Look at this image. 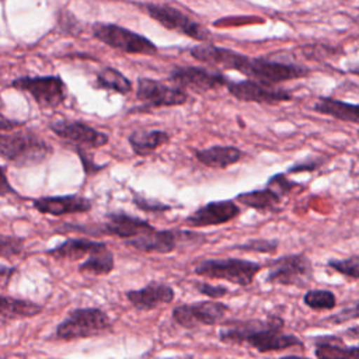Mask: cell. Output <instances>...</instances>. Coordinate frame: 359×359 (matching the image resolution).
<instances>
[{
    "label": "cell",
    "mask_w": 359,
    "mask_h": 359,
    "mask_svg": "<svg viewBox=\"0 0 359 359\" xmlns=\"http://www.w3.org/2000/svg\"><path fill=\"white\" fill-rule=\"evenodd\" d=\"M105 219L107 222L104 224H95L97 236H116L126 241L156 230V227H153L149 220L130 216L122 210L108 212L105 213Z\"/></svg>",
    "instance_id": "obj_16"
},
{
    "label": "cell",
    "mask_w": 359,
    "mask_h": 359,
    "mask_svg": "<svg viewBox=\"0 0 359 359\" xmlns=\"http://www.w3.org/2000/svg\"><path fill=\"white\" fill-rule=\"evenodd\" d=\"M74 151L79 154L80 161H81V165H83V170H84V174H86L87 177H88V175L91 177V175H94V174H97L98 171L102 170V165L95 164V163L93 161V158L88 157L87 150H84V149H74Z\"/></svg>",
    "instance_id": "obj_38"
},
{
    "label": "cell",
    "mask_w": 359,
    "mask_h": 359,
    "mask_svg": "<svg viewBox=\"0 0 359 359\" xmlns=\"http://www.w3.org/2000/svg\"><path fill=\"white\" fill-rule=\"evenodd\" d=\"M358 133H359V129H358Z\"/></svg>",
    "instance_id": "obj_44"
},
{
    "label": "cell",
    "mask_w": 359,
    "mask_h": 359,
    "mask_svg": "<svg viewBox=\"0 0 359 359\" xmlns=\"http://www.w3.org/2000/svg\"><path fill=\"white\" fill-rule=\"evenodd\" d=\"M15 272V268L14 266H6V265H1L0 266V275H1V280H3V286L8 282L10 276Z\"/></svg>",
    "instance_id": "obj_40"
},
{
    "label": "cell",
    "mask_w": 359,
    "mask_h": 359,
    "mask_svg": "<svg viewBox=\"0 0 359 359\" xmlns=\"http://www.w3.org/2000/svg\"><path fill=\"white\" fill-rule=\"evenodd\" d=\"M108 245L102 241H94L90 238H66L60 244L45 251L46 255L55 259H67V261H79L81 258H88L94 252L100 251Z\"/></svg>",
    "instance_id": "obj_20"
},
{
    "label": "cell",
    "mask_w": 359,
    "mask_h": 359,
    "mask_svg": "<svg viewBox=\"0 0 359 359\" xmlns=\"http://www.w3.org/2000/svg\"><path fill=\"white\" fill-rule=\"evenodd\" d=\"M313 280L311 259L303 254H287L269 261L265 282L271 285L304 287Z\"/></svg>",
    "instance_id": "obj_10"
},
{
    "label": "cell",
    "mask_w": 359,
    "mask_h": 359,
    "mask_svg": "<svg viewBox=\"0 0 359 359\" xmlns=\"http://www.w3.org/2000/svg\"><path fill=\"white\" fill-rule=\"evenodd\" d=\"M314 353L317 359H359V348L346 346L334 337L317 338Z\"/></svg>",
    "instance_id": "obj_26"
},
{
    "label": "cell",
    "mask_w": 359,
    "mask_h": 359,
    "mask_svg": "<svg viewBox=\"0 0 359 359\" xmlns=\"http://www.w3.org/2000/svg\"><path fill=\"white\" fill-rule=\"evenodd\" d=\"M195 158L209 168H227L244 157V151L236 146L215 144L206 149L194 150Z\"/></svg>",
    "instance_id": "obj_21"
},
{
    "label": "cell",
    "mask_w": 359,
    "mask_h": 359,
    "mask_svg": "<svg viewBox=\"0 0 359 359\" xmlns=\"http://www.w3.org/2000/svg\"><path fill=\"white\" fill-rule=\"evenodd\" d=\"M279 247V240L276 238H252L241 244H236L231 248L240 251H252L261 254H273Z\"/></svg>",
    "instance_id": "obj_31"
},
{
    "label": "cell",
    "mask_w": 359,
    "mask_h": 359,
    "mask_svg": "<svg viewBox=\"0 0 359 359\" xmlns=\"http://www.w3.org/2000/svg\"><path fill=\"white\" fill-rule=\"evenodd\" d=\"M262 265L241 258H208L194 268V273L209 279H224L238 286H250Z\"/></svg>",
    "instance_id": "obj_7"
},
{
    "label": "cell",
    "mask_w": 359,
    "mask_h": 359,
    "mask_svg": "<svg viewBox=\"0 0 359 359\" xmlns=\"http://www.w3.org/2000/svg\"><path fill=\"white\" fill-rule=\"evenodd\" d=\"M135 95L136 100L143 104L136 109L142 111L163 107H180L187 104L189 100V94L187 91L150 77H139L136 80Z\"/></svg>",
    "instance_id": "obj_11"
},
{
    "label": "cell",
    "mask_w": 359,
    "mask_h": 359,
    "mask_svg": "<svg viewBox=\"0 0 359 359\" xmlns=\"http://www.w3.org/2000/svg\"><path fill=\"white\" fill-rule=\"evenodd\" d=\"M52 153L53 147L32 130L15 129L11 132H1L0 156L3 161L13 167L27 168L39 165Z\"/></svg>",
    "instance_id": "obj_3"
},
{
    "label": "cell",
    "mask_w": 359,
    "mask_h": 359,
    "mask_svg": "<svg viewBox=\"0 0 359 359\" xmlns=\"http://www.w3.org/2000/svg\"><path fill=\"white\" fill-rule=\"evenodd\" d=\"M165 359H192V356H174V358H165Z\"/></svg>",
    "instance_id": "obj_43"
},
{
    "label": "cell",
    "mask_w": 359,
    "mask_h": 359,
    "mask_svg": "<svg viewBox=\"0 0 359 359\" xmlns=\"http://www.w3.org/2000/svg\"><path fill=\"white\" fill-rule=\"evenodd\" d=\"M111 327V318L102 309L77 307L57 324L55 338L59 341L91 338L109 331Z\"/></svg>",
    "instance_id": "obj_4"
},
{
    "label": "cell",
    "mask_w": 359,
    "mask_h": 359,
    "mask_svg": "<svg viewBox=\"0 0 359 359\" xmlns=\"http://www.w3.org/2000/svg\"><path fill=\"white\" fill-rule=\"evenodd\" d=\"M24 250V238L17 236L1 234L0 237V255L3 259H10L17 257Z\"/></svg>",
    "instance_id": "obj_33"
},
{
    "label": "cell",
    "mask_w": 359,
    "mask_h": 359,
    "mask_svg": "<svg viewBox=\"0 0 359 359\" xmlns=\"http://www.w3.org/2000/svg\"><path fill=\"white\" fill-rule=\"evenodd\" d=\"M32 208L42 215L65 216L73 213H86L93 209V201L79 194L41 196L32 201Z\"/></svg>",
    "instance_id": "obj_18"
},
{
    "label": "cell",
    "mask_w": 359,
    "mask_h": 359,
    "mask_svg": "<svg viewBox=\"0 0 359 359\" xmlns=\"http://www.w3.org/2000/svg\"><path fill=\"white\" fill-rule=\"evenodd\" d=\"M327 266L349 279H355V280L359 279V255H352L341 259L330 258L327 261Z\"/></svg>",
    "instance_id": "obj_30"
},
{
    "label": "cell",
    "mask_w": 359,
    "mask_h": 359,
    "mask_svg": "<svg viewBox=\"0 0 359 359\" xmlns=\"http://www.w3.org/2000/svg\"><path fill=\"white\" fill-rule=\"evenodd\" d=\"M234 201L258 212H275L279 209L278 206L282 201V196H279L271 188L264 187L262 189H252L248 192L237 194Z\"/></svg>",
    "instance_id": "obj_25"
},
{
    "label": "cell",
    "mask_w": 359,
    "mask_h": 359,
    "mask_svg": "<svg viewBox=\"0 0 359 359\" xmlns=\"http://www.w3.org/2000/svg\"><path fill=\"white\" fill-rule=\"evenodd\" d=\"M189 53L198 62L209 66L236 70L250 80L273 86L303 79L310 74V69L297 63L275 60L269 57H251L237 50L216 46L212 43H201L189 48Z\"/></svg>",
    "instance_id": "obj_1"
},
{
    "label": "cell",
    "mask_w": 359,
    "mask_h": 359,
    "mask_svg": "<svg viewBox=\"0 0 359 359\" xmlns=\"http://www.w3.org/2000/svg\"><path fill=\"white\" fill-rule=\"evenodd\" d=\"M1 191V196H6L8 192H15L11 187H8V181H7V177H6V170L3 168V185L0 188Z\"/></svg>",
    "instance_id": "obj_41"
},
{
    "label": "cell",
    "mask_w": 359,
    "mask_h": 359,
    "mask_svg": "<svg viewBox=\"0 0 359 359\" xmlns=\"http://www.w3.org/2000/svg\"><path fill=\"white\" fill-rule=\"evenodd\" d=\"M313 109L321 115L359 125V104L341 101L332 97H318Z\"/></svg>",
    "instance_id": "obj_23"
},
{
    "label": "cell",
    "mask_w": 359,
    "mask_h": 359,
    "mask_svg": "<svg viewBox=\"0 0 359 359\" xmlns=\"http://www.w3.org/2000/svg\"><path fill=\"white\" fill-rule=\"evenodd\" d=\"M49 129L66 140L73 149H100L109 142L107 133L93 128L91 125L76 119H59L49 123Z\"/></svg>",
    "instance_id": "obj_14"
},
{
    "label": "cell",
    "mask_w": 359,
    "mask_h": 359,
    "mask_svg": "<svg viewBox=\"0 0 359 359\" xmlns=\"http://www.w3.org/2000/svg\"><path fill=\"white\" fill-rule=\"evenodd\" d=\"M42 310H43L42 304L28 299H18V297L3 294L0 300V318L3 325L11 320L35 317L41 314Z\"/></svg>",
    "instance_id": "obj_24"
},
{
    "label": "cell",
    "mask_w": 359,
    "mask_h": 359,
    "mask_svg": "<svg viewBox=\"0 0 359 359\" xmlns=\"http://www.w3.org/2000/svg\"><path fill=\"white\" fill-rule=\"evenodd\" d=\"M229 307L217 300H202L195 303H185L172 309V320L187 328L192 330L201 325H215L220 323Z\"/></svg>",
    "instance_id": "obj_12"
},
{
    "label": "cell",
    "mask_w": 359,
    "mask_h": 359,
    "mask_svg": "<svg viewBox=\"0 0 359 359\" xmlns=\"http://www.w3.org/2000/svg\"><path fill=\"white\" fill-rule=\"evenodd\" d=\"M194 287L201 293L205 294L208 297H210L212 300H216L219 297H223L229 293V289L226 286H220V285H210L208 282H194Z\"/></svg>",
    "instance_id": "obj_35"
},
{
    "label": "cell",
    "mask_w": 359,
    "mask_h": 359,
    "mask_svg": "<svg viewBox=\"0 0 359 359\" xmlns=\"http://www.w3.org/2000/svg\"><path fill=\"white\" fill-rule=\"evenodd\" d=\"M24 125L22 121H14V119H7L6 115L1 116V123H0V128H1V132H11V130H15L18 128H21Z\"/></svg>",
    "instance_id": "obj_39"
},
{
    "label": "cell",
    "mask_w": 359,
    "mask_h": 359,
    "mask_svg": "<svg viewBox=\"0 0 359 359\" xmlns=\"http://www.w3.org/2000/svg\"><path fill=\"white\" fill-rule=\"evenodd\" d=\"M171 140V135L161 129H139L128 136V143L136 156H149Z\"/></svg>",
    "instance_id": "obj_22"
},
{
    "label": "cell",
    "mask_w": 359,
    "mask_h": 359,
    "mask_svg": "<svg viewBox=\"0 0 359 359\" xmlns=\"http://www.w3.org/2000/svg\"><path fill=\"white\" fill-rule=\"evenodd\" d=\"M94 87L98 90H108L121 95H128L133 90V83L118 69L105 66L97 73Z\"/></svg>",
    "instance_id": "obj_27"
},
{
    "label": "cell",
    "mask_w": 359,
    "mask_h": 359,
    "mask_svg": "<svg viewBox=\"0 0 359 359\" xmlns=\"http://www.w3.org/2000/svg\"><path fill=\"white\" fill-rule=\"evenodd\" d=\"M93 36L126 55L154 56L158 53L157 46L147 36L114 22H94L91 27Z\"/></svg>",
    "instance_id": "obj_5"
},
{
    "label": "cell",
    "mask_w": 359,
    "mask_h": 359,
    "mask_svg": "<svg viewBox=\"0 0 359 359\" xmlns=\"http://www.w3.org/2000/svg\"><path fill=\"white\" fill-rule=\"evenodd\" d=\"M115 266V258L114 252L105 245L100 251L94 252L84 261H81L77 265L79 272L87 273V275H94V276H105L109 275L114 271Z\"/></svg>",
    "instance_id": "obj_28"
},
{
    "label": "cell",
    "mask_w": 359,
    "mask_h": 359,
    "mask_svg": "<svg viewBox=\"0 0 359 359\" xmlns=\"http://www.w3.org/2000/svg\"><path fill=\"white\" fill-rule=\"evenodd\" d=\"M137 6L142 7L151 20L157 21L170 31H177L202 43L212 39V34L206 27L174 6L167 3H143Z\"/></svg>",
    "instance_id": "obj_9"
},
{
    "label": "cell",
    "mask_w": 359,
    "mask_h": 359,
    "mask_svg": "<svg viewBox=\"0 0 359 359\" xmlns=\"http://www.w3.org/2000/svg\"><path fill=\"white\" fill-rule=\"evenodd\" d=\"M125 296L135 309L147 311L161 304L171 303L175 297V293L170 285L157 280H150L140 289L128 290Z\"/></svg>",
    "instance_id": "obj_19"
},
{
    "label": "cell",
    "mask_w": 359,
    "mask_h": 359,
    "mask_svg": "<svg viewBox=\"0 0 359 359\" xmlns=\"http://www.w3.org/2000/svg\"><path fill=\"white\" fill-rule=\"evenodd\" d=\"M168 80L181 90L206 93L227 86L230 81L219 70H210L202 66H175L168 74Z\"/></svg>",
    "instance_id": "obj_13"
},
{
    "label": "cell",
    "mask_w": 359,
    "mask_h": 359,
    "mask_svg": "<svg viewBox=\"0 0 359 359\" xmlns=\"http://www.w3.org/2000/svg\"><path fill=\"white\" fill-rule=\"evenodd\" d=\"M268 188H271L272 191H275L279 196H286L287 194L292 192L293 188L299 187L297 182H293L290 180L286 178V172H278L275 175H272L271 178H268L266 181V185Z\"/></svg>",
    "instance_id": "obj_34"
},
{
    "label": "cell",
    "mask_w": 359,
    "mask_h": 359,
    "mask_svg": "<svg viewBox=\"0 0 359 359\" xmlns=\"http://www.w3.org/2000/svg\"><path fill=\"white\" fill-rule=\"evenodd\" d=\"M303 303L311 310H331L337 306V297L328 289H310L304 293Z\"/></svg>",
    "instance_id": "obj_29"
},
{
    "label": "cell",
    "mask_w": 359,
    "mask_h": 359,
    "mask_svg": "<svg viewBox=\"0 0 359 359\" xmlns=\"http://www.w3.org/2000/svg\"><path fill=\"white\" fill-rule=\"evenodd\" d=\"M283 318L273 314L265 320H230L222 323L219 339L223 344H247L261 353L303 346V342L296 335L283 332Z\"/></svg>",
    "instance_id": "obj_2"
},
{
    "label": "cell",
    "mask_w": 359,
    "mask_h": 359,
    "mask_svg": "<svg viewBox=\"0 0 359 359\" xmlns=\"http://www.w3.org/2000/svg\"><path fill=\"white\" fill-rule=\"evenodd\" d=\"M325 160L321 158H313V157H307L293 165H290L286 170V174H296V172H304V171H316L317 168H320L324 164Z\"/></svg>",
    "instance_id": "obj_36"
},
{
    "label": "cell",
    "mask_w": 359,
    "mask_h": 359,
    "mask_svg": "<svg viewBox=\"0 0 359 359\" xmlns=\"http://www.w3.org/2000/svg\"><path fill=\"white\" fill-rule=\"evenodd\" d=\"M132 202L139 210L147 212V213H163V212L172 209L170 205H167L158 199H151V198L143 196L135 191H132Z\"/></svg>",
    "instance_id": "obj_32"
},
{
    "label": "cell",
    "mask_w": 359,
    "mask_h": 359,
    "mask_svg": "<svg viewBox=\"0 0 359 359\" xmlns=\"http://www.w3.org/2000/svg\"><path fill=\"white\" fill-rule=\"evenodd\" d=\"M240 213L241 209L233 199L212 201L188 215L184 219V223L191 227L220 226L234 220Z\"/></svg>",
    "instance_id": "obj_17"
},
{
    "label": "cell",
    "mask_w": 359,
    "mask_h": 359,
    "mask_svg": "<svg viewBox=\"0 0 359 359\" xmlns=\"http://www.w3.org/2000/svg\"><path fill=\"white\" fill-rule=\"evenodd\" d=\"M206 241L203 233L184 230V229H164L154 230L151 233L143 234L140 237L126 240L125 244L142 251V252H154V254H170L180 247H195Z\"/></svg>",
    "instance_id": "obj_6"
},
{
    "label": "cell",
    "mask_w": 359,
    "mask_h": 359,
    "mask_svg": "<svg viewBox=\"0 0 359 359\" xmlns=\"http://www.w3.org/2000/svg\"><path fill=\"white\" fill-rule=\"evenodd\" d=\"M353 318H359V300L346 306L345 309H342L341 311H338L337 314H334L328 320L334 324H339V323H345V321H349V320H353Z\"/></svg>",
    "instance_id": "obj_37"
},
{
    "label": "cell",
    "mask_w": 359,
    "mask_h": 359,
    "mask_svg": "<svg viewBox=\"0 0 359 359\" xmlns=\"http://www.w3.org/2000/svg\"><path fill=\"white\" fill-rule=\"evenodd\" d=\"M10 87L27 93L42 109L57 108L67 97V86L59 74L21 76L14 79Z\"/></svg>",
    "instance_id": "obj_8"
},
{
    "label": "cell",
    "mask_w": 359,
    "mask_h": 359,
    "mask_svg": "<svg viewBox=\"0 0 359 359\" xmlns=\"http://www.w3.org/2000/svg\"><path fill=\"white\" fill-rule=\"evenodd\" d=\"M226 87L231 97L244 102L276 105L280 102L290 101L293 98V94L286 88L266 86L250 79L240 80V81L230 80Z\"/></svg>",
    "instance_id": "obj_15"
},
{
    "label": "cell",
    "mask_w": 359,
    "mask_h": 359,
    "mask_svg": "<svg viewBox=\"0 0 359 359\" xmlns=\"http://www.w3.org/2000/svg\"><path fill=\"white\" fill-rule=\"evenodd\" d=\"M280 359H307V358H302V356H296V355H289V356H283Z\"/></svg>",
    "instance_id": "obj_42"
}]
</instances>
